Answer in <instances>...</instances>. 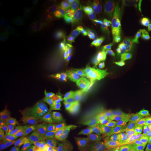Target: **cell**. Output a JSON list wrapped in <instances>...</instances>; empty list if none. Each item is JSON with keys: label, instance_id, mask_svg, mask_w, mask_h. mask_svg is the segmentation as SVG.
I'll return each mask as SVG.
<instances>
[{"label": "cell", "instance_id": "6da1fadb", "mask_svg": "<svg viewBox=\"0 0 151 151\" xmlns=\"http://www.w3.org/2000/svg\"><path fill=\"white\" fill-rule=\"evenodd\" d=\"M103 67L108 77L104 97L116 95L124 91L140 75L138 68L123 62H113Z\"/></svg>", "mask_w": 151, "mask_h": 151}, {"label": "cell", "instance_id": "7a4b0ae2", "mask_svg": "<svg viewBox=\"0 0 151 151\" xmlns=\"http://www.w3.org/2000/svg\"><path fill=\"white\" fill-rule=\"evenodd\" d=\"M10 96L26 104H37L45 106L48 103L50 92L48 87L41 79L28 77L20 86L12 92Z\"/></svg>", "mask_w": 151, "mask_h": 151}, {"label": "cell", "instance_id": "3957f363", "mask_svg": "<svg viewBox=\"0 0 151 151\" xmlns=\"http://www.w3.org/2000/svg\"><path fill=\"white\" fill-rule=\"evenodd\" d=\"M1 74L4 84L13 89V92L28 79L24 66L13 55L9 50H6L1 61Z\"/></svg>", "mask_w": 151, "mask_h": 151}, {"label": "cell", "instance_id": "277c9868", "mask_svg": "<svg viewBox=\"0 0 151 151\" xmlns=\"http://www.w3.org/2000/svg\"><path fill=\"white\" fill-rule=\"evenodd\" d=\"M124 60L132 63H146L151 61V44L139 39H131L121 50Z\"/></svg>", "mask_w": 151, "mask_h": 151}, {"label": "cell", "instance_id": "5b68a950", "mask_svg": "<svg viewBox=\"0 0 151 151\" xmlns=\"http://www.w3.org/2000/svg\"><path fill=\"white\" fill-rule=\"evenodd\" d=\"M28 104L9 96L1 102L0 118L6 124H17L27 111Z\"/></svg>", "mask_w": 151, "mask_h": 151}, {"label": "cell", "instance_id": "8992f818", "mask_svg": "<svg viewBox=\"0 0 151 151\" xmlns=\"http://www.w3.org/2000/svg\"><path fill=\"white\" fill-rule=\"evenodd\" d=\"M35 67L45 74L55 77H63L70 73V70L49 60L44 55L39 56L36 59L35 62Z\"/></svg>", "mask_w": 151, "mask_h": 151}, {"label": "cell", "instance_id": "52a82bcc", "mask_svg": "<svg viewBox=\"0 0 151 151\" xmlns=\"http://www.w3.org/2000/svg\"><path fill=\"white\" fill-rule=\"evenodd\" d=\"M108 83V77L105 73L103 65H100L91 75L89 80V87L93 95L96 96H105L106 86Z\"/></svg>", "mask_w": 151, "mask_h": 151}, {"label": "cell", "instance_id": "ba28073f", "mask_svg": "<svg viewBox=\"0 0 151 151\" xmlns=\"http://www.w3.org/2000/svg\"><path fill=\"white\" fill-rule=\"evenodd\" d=\"M44 55L49 60L65 67L68 70H71L73 66V59L69 52L62 49H55L45 53Z\"/></svg>", "mask_w": 151, "mask_h": 151}, {"label": "cell", "instance_id": "9c48e42d", "mask_svg": "<svg viewBox=\"0 0 151 151\" xmlns=\"http://www.w3.org/2000/svg\"><path fill=\"white\" fill-rule=\"evenodd\" d=\"M131 18L137 22L151 21V2H144L138 4L131 14Z\"/></svg>", "mask_w": 151, "mask_h": 151}, {"label": "cell", "instance_id": "30bf717a", "mask_svg": "<svg viewBox=\"0 0 151 151\" xmlns=\"http://www.w3.org/2000/svg\"><path fill=\"white\" fill-rule=\"evenodd\" d=\"M97 28V24L88 21H79L74 24L71 29V35L92 36Z\"/></svg>", "mask_w": 151, "mask_h": 151}, {"label": "cell", "instance_id": "8fae6325", "mask_svg": "<svg viewBox=\"0 0 151 151\" xmlns=\"http://www.w3.org/2000/svg\"><path fill=\"white\" fill-rule=\"evenodd\" d=\"M92 42V36H76L70 35V48L74 52H81L86 50Z\"/></svg>", "mask_w": 151, "mask_h": 151}, {"label": "cell", "instance_id": "7c38bea8", "mask_svg": "<svg viewBox=\"0 0 151 151\" xmlns=\"http://www.w3.org/2000/svg\"><path fill=\"white\" fill-rule=\"evenodd\" d=\"M114 5L113 0H100L96 4V9L98 13L102 14H107L113 9Z\"/></svg>", "mask_w": 151, "mask_h": 151}, {"label": "cell", "instance_id": "4fadbf2b", "mask_svg": "<svg viewBox=\"0 0 151 151\" xmlns=\"http://www.w3.org/2000/svg\"><path fill=\"white\" fill-rule=\"evenodd\" d=\"M139 39L145 40L147 41H151V21L147 22L141 28L138 33Z\"/></svg>", "mask_w": 151, "mask_h": 151}]
</instances>
